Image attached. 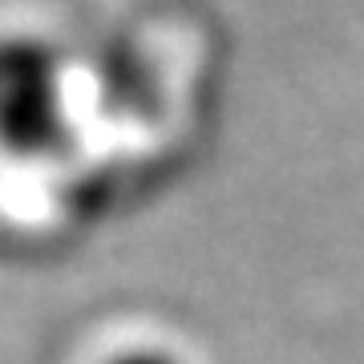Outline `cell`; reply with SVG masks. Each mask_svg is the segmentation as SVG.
Instances as JSON below:
<instances>
[{"label": "cell", "instance_id": "2", "mask_svg": "<svg viewBox=\"0 0 364 364\" xmlns=\"http://www.w3.org/2000/svg\"><path fill=\"white\" fill-rule=\"evenodd\" d=\"M102 364H182V360H178V352L142 340V344H122V348H114Z\"/></svg>", "mask_w": 364, "mask_h": 364}, {"label": "cell", "instance_id": "1", "mask_svg": "<svg viewBox=\"0 0 364 364\" xmlns=\"http://www.w3.org/2000/svg\"><path fill=\"white\" fill-rule=\"evenodd\" d=\"M69 138L65 65L49 41L0 37V150L13 158H49Z\"/></svg>", "mask_w": 364, "mask_h": 364}]
</instances>
